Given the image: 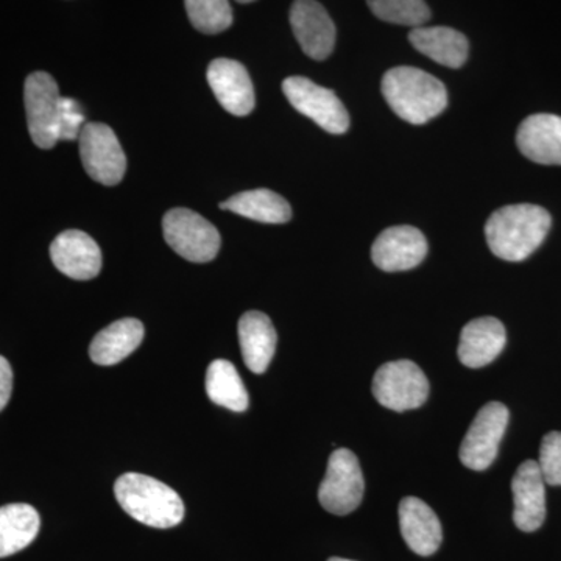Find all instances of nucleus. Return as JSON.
<instances>
[{
    "mask_svg": "<svg viewBox=\"0 0 561 561\" xmlns=\"http://www.w3.org/2000/svg\"><path fill=\"white\" fill-rule=\"evenodd\" d=\"M276 335L272 320L264 312L250 311L239 320V343L242 357L249 370L262 375L275 356Z\"/></svg>",
    "mask_w": 561,
    "mask_h": 561,
    "instance_id": "6ab92c4d",
    "label": "nucleus"
},
{
    "mask_svg": "<svg viewBox=\"0 0 561 561\" xmlns=\"http://www.w3.org/2000/svg\"><path fill=\"white\" fill-rule=\"evenodd\" d=\"M551 225V214L541 206L507 205L494 210L486 220V243L500 260L522 262L540 249Z\"/></svg>",
    "mask_w": 561,
    "mask_h": 561,
    "instance_id": "f257e3e1",
    "label": "nucleus"
},
{
    "mask_svg": "<svg viewBox=\"0 0 561 561\" xmlns=\"http://www.w3.org/2000/svg\"><path fill=\"white\" fill-rule=\"evenodd\" d=\"M507 332L494 317L471 320L460 332L457 354L468 368H482L491 364L505 348Z\"/></svg>",
    "mask_w": 561,
    "mask_h": 561,
    "instance_id": "a211bd4d",
    "label": "nucleus"
},
{
    "mask_svg": "<svg viewBox=\"0 0 561 561\" xmlns=\"http://www.w3.org/2000/svg\"><path fill=\"white\" fill-rule=\"evenodd\" d=\"M513 522L523 531L540 529L546 519V482L537 461L527 460L519 465L512 481Z\"/></svg>",
    "mask_w": 561,
    "mask_h": 561,
    "instance_id": "2eb2a0df",
    "label": "nucleus"
},
{
    "mask_svg": "<svg viewBox=\"0 0 561 561\" xmlns=\"http://www.w3.org/2000/svg\"><path fill=\"white\" fill-rule=\"evenodd\" d=\"M220 208L261 224H287L291 219V208L286 198L268 190H254L232 195Z\"/></svg>",
    "mask_w": 561,
    "mask_h": 561,
    "instance_id": "5701e85b",
    "label": "nucleus"
},
{
    "mask_svg": "<svg viewBox=\"0 0 561 561\" xmlns=\"http://www.w3.org/2000/svg\"><path fill=\"white\" fill-rule=\"evenodd\" d=\"M382 94L390 108L413 125L426 124L448 106L445 84L431 73L411 66H400L386 72Z\"/></svg>",
    "mask_w": 561,
    "mask_h": 561,
    "instance_id": "f03ea898",
    "label": "nucleus"
},
{
    "mask_svg": "<svg viewBox=\"0 0 561 561\" xmlns=\"http://www.w3.org/2000/svg\"><path fill=\"white\" fill-rule=\"evenodd\" d=\"M427 254V241L415 227L401 225L383 230L371 247V260L383 272H405L419 267Z\"/></svg>",
    "mask_w": 561,
    "mask_h": 561,
    "instance_id": "9b49d317",
    "label": "nucleus"
},
{
    "mask_svg": "<svg viewBox=\"0 0 561 561\" xmlns=\"http://www.w3.org/2000/svg\"><path fill=\"white\" fill-rule=\"evenodd\" d=\"M328 561H353V560L341 559V557H332V559H330Z\"/></svg>",
    "mask_w": 561,
    "mask_h": 561,
    "instance_id": "c756f323",
    "label": "nucleus"
},
{
    "mask_svg": "<svg viewBox=\"0 0 561 561\" xmlns=\"http://www.w3.org/2000/svg\"><path fill=\"white\" fill-rule=\"evenodd\" d=\"M39 513L28 504L0 507V559L14 556L38 537Z\"/></svg>",
    "mask_w": 561,
    "mask_h": 561,
    "instance_id": "4be33fe9",
    "label": "nucleus"
},
{
    "mask_svg": "<svg viewBox=\"0 0 561 561\" xmlns=\"http://www.w3.org/2000/svg\"><path fill=\"white\" fill-rule=\"evenodd\" d=\"M62 95L57 81L47 72H33L25 80L24 103L28 131L39 149H54L58 142V117Z\"/></svg>",
    "mask_w": 561,
    "mask_h": 561,
    "instance_id": "0eeeda50",
    "label": "nucleus"
},
{
    "mask_svg": "<svg viewBox=\"0 0 561 561\" xmlns=\"http://www.w3.org/2000/svg\"><path fill=\"white\" fill-rule=\"evenodd\" d=\"M364 474L356 454L341 448L331 454L327 476L320 483L319 501L332 515H350L364 500Z\"/></svg>",
    "mask_w": 561,
    "mask_h": 561,
    "instance_id": "423d86ee",
    "label": "nucleus"
},
{
    "mask_svg": "<svg viewBox=\"0 0 561 561\" xmlns=\"http://www.w3.org/2000/svg\"><path fill=\"white\" fill-rule=\"evenodd\" d=\"M290 25L302 51L313 60H327L335 46V25L324 7L298 0L290 9Z\"/></svg>",
    "mask_w": 561,
    "mask_h": 561,
    "instance_id": "f8f14e48",
    "label": "nucleus"
},
{
    "mask_svg": "<svg viewBox=\"0 0 561 561\" xmlns=\"http://www.w3.org/2000/svg\"><path fill=\"white\" fill-rule=\"evenodd\" d=\"M368 7L379 20L405 27H424L431 20L430 7L421 0H370Z\"/></svg>",
    "mask_w": 561,
    "mask_h": 561,
    "instance_id": "393cba45",
    "label": "nucleus"
},
{
    "mask_svg": "<svg viewBox=\"0 0 561 561\" xmlns=\"http://www.w3.org/2000/svg\"><path fill=\"white\" fill-rule=\"evenodd\" d=\"M192 25L206 35H217L231 27L232 10L227 0H187L184 2Z\"/></svg>",
    "mask_w": 561,
    "mask_h": 561,
    "instance_id": "a878e982",
    "label": "nucleus"
},
{
    "mask_svg": "<svg viewBox=\"0 0 561 561\" xmlns=\"http://www.w3.org/2000/svg\"><path fill=\"white\" fill-rule=\"evenodd\" d=\"M537 463L548 485L561 486V432L553 431L545 435Z\"/></svg>",
    "mask_w": 561,
    "mask_h": 561,
    "instance_id": "bb28decb",
    "label": "nucleus"
},
{
    "mask_svg": "<svg viewBox=\"0 0 561 561\" xmlns=\"http://www.w3.org/2000/svg\"><path fill=\"white\" fill-rule=\"evenodd\" d=\"M142 341L144 324L139 320H117L95 335L90 346V356L94 364L110 367L127 359Z\"/></svg>",
    "mask_w": 561,
    "mask_h": 561,
    "instance_id": "aec40b11",
    "label": "nucleus"
},
{
    "mask_svg": "<svg viewBox=\"0 0 561 561\" xmlns=\"http://www.w3.org/2000/svg\"><path fill=\"white\" fill-rule=\"evenodd\" d=\"M373 394L390 411H413L430 397V382L415 362H387L373 378Z\"/></svg>",
    "mask_w": 561,
    "mask_h": 561,
    "instance_id": "39448f33",
    "label": "nucleus"
},
{
    "mask_svg": "<svg viewBox=\"0 0 561 561\" xmlns=\"http://www.w3.org/2000/svg\"><path fill=\"white\" fill-rule=\"evenodd\" d=\"M50 257L55 267L72 279H92L102 271L101 247L83 231L61 232L51 242Z\"/></svg>",
    "mask_w": 561,
    "mask_h": 561,
    "instance_id": "4468645a",
    "label": "nucleus"
},
{
    "mask_svg": "<svg viewBox=\"0 0 561 561\" xmlns=\"http://www.w3.org/2000/svg\"><path fill=\"white\" fill-rule=\"evenodd\" d=\"M84 171L105 186H116L127 172V158L116 133L108 125L90 122L79 138Z\"/></svg>",
    "mask_w": 561,
    "mask_h": 561,
    "instance_id": "9d476101",
    "label": "nucleus"
},
{
    "mask_svg": "<svg viewBox=\"0 0 561 561\" xmlns=\"http://www.w3.org/2000/svg\"><path fill=\"white\" fill-rule=\"evenodd\" d=\"M165 242L186 261L209 262L220 250V234L201 214L186 208L169 210L162 219Z\"/></svg>",
    "mask_w": 561,
    "mask_h": 561,
    "instance_id": "20e7f679",
    "label": "nucleus"
},
{
    "mask_svg": "<svg viewBox=\"0 0 561 561\" xmlns=\"http://www.w3.org/2000/svg\"><path fill=\"white\" fill-rule=\"evenodd\" d=\"M283 91L298 113L316 122L324 131L343 135L348 130V111L334 91L319 87L306 77H289L284 80Z\"/></svg>",
    "mask_w": 561,
    "mask_h": 561,
    "instance_id": "6e6552de",
    "label": "nucleus"
},
{
    "mask_svg": "<svg viewBox=\"0 0 561 561\" xmlns=\"http://www.w3.org/2000/svg\"><path fill=\"white\" fill-rule=\"evenodd\" d=\"M13 391V370L9 360L0 356V412L7 408Z\"/></svg>",
    "mask_w": 561,
    "mask_h": 561,
    "instance_id": "c85d7f7f",
    "label": "nucleus"
},
{
    "mask_svg": "<svg viewBox=\"0 0 561 561\" xmlns=\"http://www.w3.org/2000/svg\"><path fill=\"white\" fill-rule=\"evenodd\" d=\"M409 41L424 57L453 69L465 65L470 50L467 36L449 27L413 28Z\"/></svg>",
    "mask_w": 561,
    "mask_h": 561,
    "instance_id": "412c9836",
    "label": "nucleus"
},
{
    "mask_svg": "<svg viewBox=\"0 0 561 561\" xmlns=\"http://www.w3.org/2000/svg\"><path fill=\"white\" fill-rule=\"evenodd\" d=\"M516 144L527 160L542 165H561V117L534 114L516 133Z\"/></svg>",
    "mask_w": 561,
    "mask_h": 561,
    "instance_id": "dca6fc26",
    "label": "nucleus"
},
{
    "mask_svg": "<svg viewBox=\"0 0 561 561\" xmlns=\"http://www.w3.org/2000/svg\"><path fill=\"white\" fill-rule=\"evenodd\" d=\"M206 393L214 404L232 412H245L249 409V391L231 362L217 359L209 365Z\"/></svg>",
    "mask_w": 561,
    "mask_h": 561,
    "instance_id": "b1692460",
    "label": "nucleus"
},
{
    "mask_svg": "<svg viewBox=\"0 0 561 561\" xmlns=\"http://www.w3.org/2000/svg\"><path fill=\"white\" fill-rule=\"evenodd\" d=\"M400 529L405 545L421 557L438 551L443 540L440 519L426 502L419 497H404L398 507Z\"/></svg>",
    "mask_w": 561,
    "mask_h": 561,
    "instance_id": "f3484780",
    "label": "nucleus"
},
{
    "mask_svg": "<svg viewBox=\"0 0 561 561\" xmlns=\"http://www.w3.org/2000/svg\"><path fill=\"white\" fill-rule=\"evenodd\" d=\"M511 413L502 402H489L472 420L461 440L459 457L465 467L474 471L489 470L500 453Z\"/></svg>",
    "mask_w": 561,
    "mask_h": 561,
    "instance_id": "1a4fd4ad",
    "label": "nucleus"
},
{
    "mask_svg": "<svg viewBox=\"0 0 561 561\" xmlns=\"http://www.w3.org/2000/svg\"><path fill=\"white\" fill-rule=\"evenodd\" d=\"M87 125L83 108L76 99L61 98L60 117H58V139H79L81 130Z\"/></svg>",
    "mask_w": 561,
    "mask_h": 561,
    "instance_id": "cd10ccee",
    "label": "nucleus"
},
{
    "mask_svg": "<svg viewBox=\"0 0 561 561\" xmlns=\"http://www.w3.org/2000/svg\"><path fill=\"white\" fill-rule=\"evenodd\" d=\"M114 494L122 511L146 526L171 529L183 522L184 504L179 493L150 476L138 472L121 476Z\"/></svg>",
    "mask_w": 561,
    "mask_h": 561,
    "instance_id": "7ed1b4c3",
    "label": "nucleus"
},
{
    "mask_svg": "<svg viewBox=\"0 0 561 561\" xmlns=\"http://www.w3.org/2000/svg\"><path fill=\"white\" fill-rule=\"evenodd\" d=\"M208 83L217 101L232 116H249L254 110V88L242 62L217 58L208 68Z\"/></svg>",
    "mask_w": 561,
    "mask_h": 561,
    "instance_id": "ddd939ff",
    "label": "nucleus"
}]
</instances>
